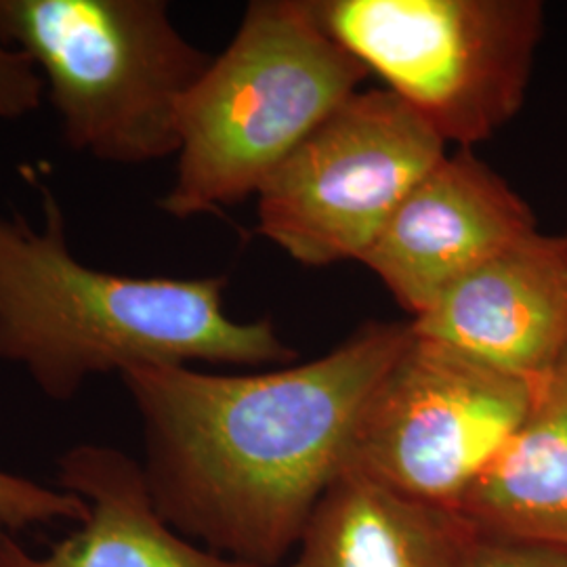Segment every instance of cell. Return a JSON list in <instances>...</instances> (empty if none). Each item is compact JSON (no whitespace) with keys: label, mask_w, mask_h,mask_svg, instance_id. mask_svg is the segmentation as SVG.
<instances>
[{"label":"cell","mask_w":567,"mask_h":567,"mask_svg":"<svg viewBox=\"0 0 567 567\" xmlns=\"http://www.w3.org/2000/svg\"><path fill=\"white\" fill-rule=\"evenodd\" d=\"M536 231L526 200L471 150L435 164L362 261L412 320L511 244Z\"/></svg>","instance_id":"cell-8"},{"label":"cell","mask_w":567,"mask_h":567,"mask_svg":"<svg viewBox=\"0 0 567 567\" xmlns=\"http://www.w3.org/2000/svg\"><path fill=\"white\" fill-rule=\"evenodd\" d=\"M454 567H567V550L475 529Z\"/></svg>","instance_id":"cell-14"},{"label":"cell","mask_w":567,"mask_h":567,"mask_svg":"<svg viewBox=\"0 0 567 567\" xmlns=\"http://www.w3.org/2000/svg\"><path fill=\"white\" fill-rule=\"evenodd\" d=\"M532 395L526 381L412 332L365 404L343 471L458 513Z\"/></svg>","instance_id":"cell-7"},{"label":"cell","mask_w":567,"mask_h":567,"mask_svg":"<svg viewBox=\"0 0 567 567\" xmlns=\"http://www.w3.org/2000/svg\"><path fill=\"white\" fill-rule=\"evenodd\" d=\"M86 515L81 496L0 468V543L30 527L82 524Z\"/></svg>","instance_id":"cell-13"},{"label":"cell","mask_w":567,"mask_h":567,"mask_svg":"<svg viewBox=\"0 0 567 567\" xmlns=\"http://www.w3.org/2000/svg\"><path fill=\"white\" fill-rule=\"evenodd\" d=\"M475 527L343 471L328 487L290 567H454Z\"/></svg>","instance_id":"cell-11"},{"label":"cell","mask_w":567,"mask_h":567,"mask_svg":"<svg viewBox=\"0 0 567 567\" xmlns=\"http://www.w3.org/2000/svg\"><path fill=\"white\" fill-rule=\"evenodd\" d=\"M458 513L482 534L567 550V360L534 385L524 421Z\"/></svg>","instance_id":"cell-12"},{"label":"cell","mask_w":567,"mask_h":567,"mask_svg":"<svg viewBox=\"0 0 567 567\" xmlns=\"http://www.w3.org/2000/svg\"><path fill=\"white\" fill-rule=\"evenodd\" d=\"M44 100V81L25 53L0 42V121L34 114Z\"/></svg>","instance_id":"cell-15"},{"label":"cell","mask_w":567,"mask_h":567,"mask_svg":"<svg viewBox=\"0 0 567 567\" xmlns=\"http://www.w3.org/2000/svg\"><path fill=\"white\" fill-rule=\"evenodd\" d=\"M39 189L41 227L0 215V362L44 398L70 402L89 379L131 365L295 364L271 320L225 311L224 276L135 278L79 261L58 196Z\"/></svg>","instance_id":"cell-2"},{"label":"cell","mask_w":567,"mask_h":567,"mask_svg":"<svg viewBox=\"0 0 567 567\" xmlns=\"http://www.w3.org/2000/svg\"><path fill=\"white\" fill-rule=\"evenodd\" d=\"M410 328L538 385L567 360V236L538 229L480 265Z\"/></svg>","instance_id":"cell-9"},{"label":"cell","mask_w":567,"mask_h":567,"mask_svg":"<svg viewBox=\"0 0 567 567\" xmlns=\"http://www.w3.org/2000/svg\"><path fill=\"white\" fill-rule=\"evenodd\" d=\"M566 236H567V234H566Z\"/></svg>","instance_id":"cell-16"},{"label":"cell","mask_w":567,"mask_h":567,"mask_svg":"<svg viewBox=\"0 0 567 567\" xmlns=\"http://www.w3.org/2000/svg\"><path fill=\"white\" fill-rule=\"evenodd\" d=\"M89 505L86 519L47 555L9 536L0 567H250L187 540L164 522L142 463L118 447L79 444L61 454L58 484Z\"/></svg>","instance_id":"cell-10"},{"label":"cell","mask_w":567,"mask_h":567,"mask_svg":"<svg viewBox=\"0 0 567 567\" xmlns=\"http://www.w3.org/2000/svg\"><path fill=\"white\" fill-rule=\"evenodd\" d=\"M446 158L386 89L358 91L257 192V231L307 267L362 261L410 189Z\"/></svg>","instance_id":"cell-6"},{"label":"cell","mask_w":567,"mask_h":567,"mask_svg":"<svg viewBox=\"0 0 567 567\" xmlns=\"http://www.w3.org/2000/svg\"><path fill=\"white\" fill-rule=\"evenodd\" d=\"M0 42L39 68L61 140L102 163L179 152V105L210 55L163 0H0Z\"/></svg>","instance_id":"cell-4"},{"label":"cell","mask_w":567,"mask_h":567,"mask_svg":"<svg viewBox=\"0 0 567 567\" xmlns=\"http://www.w3.org/2000/svg\"><path fill=\"white\" fill-rule=\"evenodd\" d=\"M410 334V322H368L318 360L257 374L122 370L164 522L244 566H280L343 473L365 404Z\"/></svg>","instance_id":"cell-1"},{"label":"cell","mask_w":567,"mask_h":567,"mask_svg":"<svg viewBox=\"0 0 567 567\" xmlns=\"http://www.w3.org/2000/svg\"><path fill=\"white\" fill-rule=\"evenodd\" d=\"M334 41L444 143L468 150L524 105L538 0H311Z\"/></svg>","instance_id":"cell-5"},{"label":"cell","mask_w":567,"mask_h":567,"mask_svg":"<svg viewBox=\"0 0 567 567\" xmlns=\"http://www.w3.org/2000/svg\"><path fill=\"white\" fill-rule=\"evenodd\" d=\"M365 76L311 0L250 2L236 37L183 95L177 171L161 208L189 219L257 196Z\"/></svg>","instance_id":"cell-3"}]
</instances>
